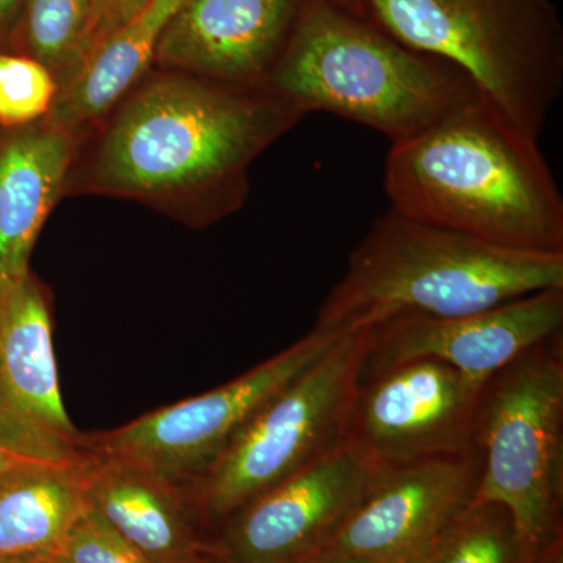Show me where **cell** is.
<instances>
[{
  "label": "cell",
  "mask_w": 563,
  "mask_h": 563,
  "mask_svg": "<svg viewBox=\"0 0 563 563\" xmlns=\"http://www.w3.org/2000/svg\"><path fill=\"white\" fill-rule=\"evenodd\" d=\"M481 473L477 451L374 472L361 503L318 554L415 563L472 506Z\"/></svg>",
  "instance_id": "12"
},
{
  "label": "cell",
  "mask_w": 563,
  "mask_h": 563,
  "mask_svg": "<svg viewBox=\"0 0 563 563\" xmlns=\"http://www.w3.org/2000/svg\"><path fill=\"white\" fill-rule=\"evenodd\" d=\"M57 553L69 563H152L88 506L66 532Z\"/></svg>",
  "instance_id": "22"
},
{
  "label": "cell",
  "mask_w": 563,
  "mask_h": 563,
  "mask_svg": "<svg viewBox=\"0 0 563 563\" xmlns=\"http://www.w3.org/2000/svg\"><path fill=\"white\" fill-rule=\"evenodd\" d=\"M562 351L555 336L504 366L484 384L476 415L474 501L507 509L532 563L563 537Z\"/></svg>",
  "instance_id": "6"
},
{
  "label": "cell",
  "mask_w": 563,
  "mask_h": 563,
  "mask_svg": "<svg viewBox=\"0 0 563 563\" xmlns=\"http://www.w3.org/2000/svg\"><path fill=\"white\" fill-rule=\"evenodd\" d=\"M85 501L152 563H192L206 551L187 488L132 463L90 454Z\"/></svg>",
  "instance_id": "15"
},
{
  "label": "cell",
  "mask_w": 563,
  "mask_h": 563,
  "mask_svg": "<svg viewBox=\"0 0 563 563\" xmlns=\"http://www.w3.org/2000/svg\"><path fill=\"white\" fill-rule=\"evenodd\" d=\"M192 563H221V562L218 561L217 555L211 553L209 548H206V551H203V553L201 555H199V558L196 559V561Z\"/></svg>",
  "instance_id": "29"
},
{
  "label": "cell",
  "mask_w": 563,
  "mask_h": 563,
  "mask_svg": "<svg viewBox=\"0 0 563 563\" xmlns=\"http://www.w3.org/2000/svg\"><path fill=\"white\" fill-rule=\"evenodd\" d=\"M58 91V81L43 63L0 51V128L20 129L44 120Z\"/></svg>",
  "instance_id": "21"
},
{
  "label": "cell",
  "mask_w": 563,
  "mask_h": 563,
  "mask_svg": "<svg viewBox=\"0 0 563 563\" xmlns=\"http://www.w3.org/2000/svg\"><path fill=\"white\" fill-rule=\"evenodd\" d=\"M373 476L342 442L232 515L207 548L221 563L307 561L342 528Z\"/></svg>",
  "instance_id": "10"
},
{
  "label": "cell",
  "mask_w": 563,
  "mask_h": 563,
  "mask_svg": "<svg viewBox=\"0 0 563 563\" xmlns=\"http://www.w3.org/2000/svg\"><path fill=\"white\" fill-rule=\"evenodd\" d=\"M87 462L77 448L33 442L0 426V483L29 470H77Z\"/></svg>",
  "instance_id": "23"
},
{
  "label": "cell",
  "mask_w": 563,
  "mask_h": 563,
  "mask_svg": "<svg viewBox=\"0 0 563 563\" xmlns=\"http://www.w3.org/2000/svg\"><path fill=\"white\" fill-rule=\"evenodd\" d=\"M185 0H154L99 44L58 92L44 120L80 136L154 69L168 22Z\"/></svg>",
  "instance_id": "17"
},
{
  "label": "cell",
  "mask_w": 563,
  "mask_h": 563,
  "mask_svg": "<svg viewBox=\"0 0 563 563\" xmlns=\"http://www.w3.org/2000/svg\"><path fill=\"white\" fill-rule=\"evenodd\" d=\"M393 38L461 69L539 141L563 88V29L551 0H363Z\"/></svg>",
  "instance_id": "5"
},
{
  "label": "cell",
  "mask_w": 563,
  "mask_h": 563,
  "mask_svg": "<svg viewBox=\"0 0 563 563\" xmlns=\"http://www.w3.org/2000/svg\"><path fill=\"white\" fill-rule=\"evenodd\" d=\"M303 2L185 0L163 31L154 68L265 87Z\"/></svg>",
  "instance_id": "13"
},
{
  "label": "cell",
  "mask_w": 563,
  "mask_h": 563,
  "mask_svg": "<svg viewBox=\"0 0 563 563\" xmlns=\"http://www.w3.org/2000/svg\"><path fill=\"white\" fill-rule=\"evenodd\" d=\"M154 0H95V18H92V25L90 38H88L87 58L98 49L99 44L102 43L107 36L111 35L125 22L135 18Z\"/></svg>",
  "instance_id": "24"
},
{
  "label": "cell",
  "mask_w": 563,
  "mask_h": 563,
  "mask_svg": "<svg viewBox=\"0 0 563 563\" xmlns=\"http://www.w3.org/2000/svg\"><path fill=\"white\" fill-rule=\"evenodd\" d=\"M77 140L47 120L0 133V295L31 274L33 246L63 198Z\"/></svg>",
  "instance_id": "16"
},
{
  "label": "cell",
  "mask_w": 563,
  "mask_h": 563,
  "mask_svg": "<svg viewBox=\"0 0 563 563\" xmlns=\"http://www.w3.org/2000/svg\"><path fill=\"white\" fill-rule=\"evenodd\" d=\"M92 18L95 0H25L7 51L43 63L62 90L87 58Z\"/></svg>",
  "instance_id": "19"
},
{
  "label": "cell",
  "mask_w": 563,
  "mask_h": 563,
  "mask_svg": "<svg viewBox=\"0 0 563 563\" xmlns=\"http://www.w3.org/2000/svg\"><path fill=\"white\" fill-rule=\"evenodd\" d=\"M0 426L33 442L80 443L62 401L49 303L32 274L0 295Z\"/></svg>",
  "instance_id": "14"
},
{
  "label": "cell",
  "mask_w": 563,
  "mask_h": 563,
  "mask_svg": "<svg viewBox=\"0 0 563 563\" xmlns=\"http://www.w3.org/2000/svg\"><path fill=\"white\" fill-rule=\"evenodd\" d=\"M265 87L303 114L328 111L412 139L483 96L461 69L393 38L368 18L306 0Z\"/></svg>",
  "instance_id": "4"
},
{
  "label": "cell",
  "mask_w": 563,
  "mask_h": 563,
  "mask_svg": "<svg viewBox=\"0 0 563 563\" xmlns=\"http://www.w3.org/2000/svg\"><path fill=\"white\" fill-rule=\"evenodd\" d=\"M366 346V329L343 333L320 361L263 404L217 461L187 485L202 528L221 526L342 443Z\"/></svg>",
  "instance_id": "7"
},
{
  "label": "cell",
  "mask_w": 563,
  "mask_h": 563,
  "mask_svg": "<svg viewBox=\"0 0 563 563\" xmlns=\"http://www.w3.org/2000/svg\"><path fill=\"white\" fill-rule=\"evenodd\" d=\"M391 209L506 250L563 254V198L539 150L484 98L385 163Z\"/></svg>",
  "instance_id": "2"
},
{
  "label": "cell",
  "mask_w": 563,
  "mask_h": 563,
  "mask_svg": "<svg viewBox=\"0 0 563 563\" xmlns=\"http://www.w3.org/2000/svg\"><path fill=\"white\" fill-rule=\"evenodd\" d=\"M85 465L77 470H29L0 483V555L57 553L87 506L81 484Z\"/></svg>",
  "instance_id": "18"
},
{
  "label": "cell",
  "mask_w": 563,
  "mask_h": 563,
  "mask_svg": "<svg viewBox=\"0 0 563 563\" xmlns=\"http://www.w3.org/2000/svg\"><path fill=\"white\" fill-rule=\"evenodd\" d=\"M342 335L313 328L232 383L96 437L90 453L143 466L176 484H191L263 404L320 361Z\"/></svg>",
  "instance_id": "8"
},
{
  "label": "cell",
  "mask_w": 563,
  "mask_h": 563,
  "mask_svg": "<svg viewBox=\"0 0 563 563\" xmlns=\"http://www.w3.org/2000/svg\"><path fill=\"white\" fill-rule=\"evenodd\" d=\"M415 563L532 562L507 509L473 501Z\"/></svg>",
  "instance_id": "20"
},
{
  "label": "cell",
  "mask_w": 563,
  "mask_h": 563,
  "mask_svg": "<svg viewBox=\"0 0 563 563\" xmlns=\"http://www.w3.org/2000/svg\"><path fill=\"white\" fill-rule=\"evenodd\" d=\"M44 563H69L66 561L65 558L60 553H52L49 555H46V559H44Z\"/></svg>",
  "instance_id": "30"
},
{
  "label": "cell",
  "mask_w": 563,
  "mask_h": 563,
  "mask_svg": "<svg viewBox=\"0 0 563 563\" xmlns=\"http://www.w3.org/2000/svg\"><path fill=\"white\" fill-rule=\"evenodd\" d=\"M321 2L331 3V5L351 11V13L357 14V16L366 18L363 0H321Z\"/></svg>",
  "instance_id": "27"
},
{
  "label": "cell",
  "mask_w": 563,
  "mask_h": 563,
  "mask_svg": "<svg viewBox=\"0 0 563 563\" xmlns=\"http://www.w3.org/2000/svg\"><path fill=\"white\" fill-rule=\"evenodd\" d=\"M563 288V254H533L390 209L352 252L314 329L346 333L404 314L462 317Z\"/></svg>",
  "instance_id": "3"
},
{
  "label": "cell",
  "mask_w": 563,
  "mask_h": 563,
  "mask_svg": "<svg viewBox=\"0 0 563 563\" xmlns=\"http://www.w3.org/2000/svg\"><path fill=\"white\" fill-rule=\"evenodd\" d=\"M25 0H0V46H5Z\"/></svg>",
  "instance_id": "25"
},
{
  "label": "cell",
  "mask_w": 563,
  "mask_h": 563,
  "mask_svg": "<svg viewBox=\"0 0 563 563\" xmlns=\"http://www.w3.org/2000/svg\"><path fill=\"white\" fill-rule=\"evenodd\" d=\"M46 555L38 558H13V555H0V563H44Z\"/></svg>",
  "instance_id": "28"
},
{
  "label": "cell",
  "mask_w": 563,
  "mask_h": 563,
  "mask_svg": "<svg viewBox=\"0 0 563 563\" xmlns=\"http://www.w3.org/2000/svg\"><path fill=\"white\" fill-rule=\"evenodd\" d=\"M303 117L266 87L154 68L81 133L63 196L128 199L206 228L242 209L252 163Z\"/></svg>",
  "instance_id": "1"
},
{
  "label": "cell",
  "mask_w": 563,
  "mask_h": 563,
  "mask_svg": "<svg viewBox=\"0 0 563 563\" xmlns=\"http://www.w3.org/2000/svg\"><path fill=\"white\" fill-rule=\"evenodd\" d=\"M301 563H376L368 561V559L357 558V555L350 554H332L321 553L307 559Z\"/></svg>",
  "instance_id": "26"
},
{
  "label": "cell",
  "mask_w": 563,
  "mask_h": 563,
  "mask_svg": "<svg viewBox=\"0 0 563 563\" xmlns=\"http://www.w3.org/2000/svg\"><path fill=\"white\" fill-rule=\"evenodd\" d=\"M483 388L446 363H399L358 380L342 442L374 472L472 454Z\"/></svg>",
  "instance_id": "9"
},
{
  "label": "cell",
  "mask_w": 563,
  "mask_h": 563,
  "mask_svg": "<svg viewBox=\"0 0 563 563\" xmlns=\"http://www.w3.org/2000/svg\"><path fill=\"white\" fill-rule=\"evenodd\" d=\"M361 379L404 362L446 363L485 384L515 358L562 335L563 288L462 317L404 314L365 328Z\"/></svg>",
  "instance_id": "11"
}]
</instances>
